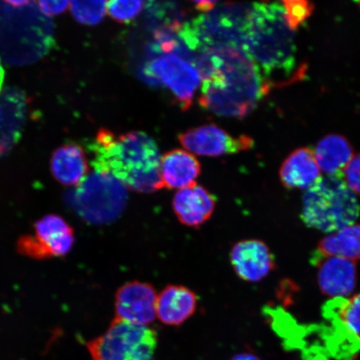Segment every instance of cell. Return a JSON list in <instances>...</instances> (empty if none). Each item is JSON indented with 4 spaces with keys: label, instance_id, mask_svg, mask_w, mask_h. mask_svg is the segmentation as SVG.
Masks as SVG:
<instances>
[{
    "label": "cell",
    "instance_id": "cell-8",
    "mask_svg": "<svg viewBox=\"0 0 360 360\" xmlns=\"http://www.w3.org/2000/svg\"><path fill=\"white\" fill-rule=\"evenodd\" d=\"M147 70L148 75L160 79L172 91L184 110L191 106L201 82L199 71L192 62L174 53H165L152 60Z\"/></svg>",
    "mask_w": 360,
    "mask_h": 360
},
{
    "label": "cell",
    "instance_id": "cell-30",
    "mask_svg": "<svg viewBox=\"0 0 360 360\" xmlns=\"http://www.w3.org/2000/svg\"><path fill=\"white\" fill-rule=\"evenodd\" d=\"M356 4H358V6H359V8H360V1L356 2Z\"/></svg>",
    "mask_w": 360,
    "mask_h": 360
},
{
    "label": "cell",
    "instance_id": "cell-23",
    "mask_svg": "<svg viewBox=\"0 0 360 360\" xmlns=\"http://www.w3.org/2000/svg\"><path fill=\"white\" fill-rule=\"evenodd\" d=\"M285 8V17L292 30H296L299 27L309 19L314 11V4L308 1H283Z\"/></svg>",
    "mask_w": 360,
    "mask_h": 360
},
{
    "label": "cell",
    "instance_id": "cell-24",
    "mask_svg": "<svg viewBox=\"0 0 360 360\" xmlns=\"http://www.w3.org/2000/svg\"><path fill=\"white\" fill-rule=\"evenodd\" d=\"M143 6L142 1H110L107 3V11L115 20L128 22L139 15Z\"/></svg>",
    "mask_w": 360,
    "mask_h": 360
},
{
    "label": "cell",
    "instance_id": "cell-27",
    "mask_svg": "<svg viewBox=\"0 0 360 360\" xmlns=\"http://www.w3.org/2000/svg\"><path fill=\"white\" fill-rule=\"evenodd\" d=\"M195 8L198 11H200L202 13H207L210 11H212L213 8L216 6V4L217 2H213V1H200V2H195Z\"/></svg>",
    "mask_w": 360,
    "mask_h": 360
},
{
    "label": "cell",
    "instance_id": "cell-19",
    "mask_svg": "<svg viewBox=\"0 0 360 360\" xmlns=\"http://www.w3.org/2000/svg\"><path fill=\"white\" fill-rule=\"evenodd\" d=\"M319 169L328 175H340L354 157L352 146L339 134H328L317 143L314 151Z\"/></svg>",
    "mask_w": 360,
    "mask_h": 360
},
{
    "label": "cell",
    "instance_id": "cell-2",
    "mask_svg": "<svg viewBox=\"0 0 360 360\" xmlns=\"http://www.w3.org/2000/svg\"><path fill=\"white\" fill-rule=\"evenodd\" d=\"M96 172L111 175L130 190L152 193L160 190L159 148L146 133L117 135L101 129L90 145Z\"/></svg>",
    "mask_w": 360,
    "mask_h": 360
},
{
    "label": "cell",
    "instance_id": "cell-4",
    "mask_svg": "<svg viewBox=\"0 0 360 360\" xmlns=\"http://www.w3.org/2000/svg\"><path fill=\"white\" fill-rule=\"evenodd\" d=\"M253 4L224 3L180 25L178 36L197 53L222 49L244 51Z\"/></svg>",
    "mask_w": 360,
    "mask_h": 360
},
{
    "label": "cell",
    "instance_id": "cell-11",
    "mask_svg": "<svg viewBox=\"0 0 360 360\" xmlns=\"http://www.w3.org/2000/svg\"><path fill=\"white\" fill-rule=\"evenodd\" d=\"M231 261L237 276L247 282L262 281L276 268L272 252L259 240L236 243L231 252Z\"/></svg>",
    "mask_w": 360,
    "mask_h": 360
},
{
    "label": "cell",
    "instance_id": "cell-9",
    "mask_svg": "<svg viewBox=\"0 0 360 360\" xmlns=\"http://www.w3.org/2000/svg\"><path fill=\"white\" fill-rule=\"evenodd\" d=\"M179 141L195 154L212 157L237 154L254 146V139L247 135L233 137L214 124L188 129L179 134Z\"/></svg>",
    "mask_w": 360,
    "mask_h": 360
},
{
    "label": "cell",
    "instance_id": "cell-5",
    "mask_svg": "<svg viewBox=\"0 0 360 360\" xmlns=\"http://www.w3.org/2000/svg\"><path fill=\"white\" fill-rule=\"evenodd\" d=\"M359 214L356 195L340 175L319 178L303 195L300 218L317 231L336 232L354 224Z\"/></svg>",
    "mask_w": 360,
    "mask_h": 360
},
{
    "label": "cell",
    "instance_id": "cell-13",
    "mask_svg": "<svg viewBox=\"0 0 360 360\" xmlns=\"http://www.w3.org/2000/svg\"><path fill=\"white\" fill-rule=\"evenodd\" d=\"M215 199L202 186L193 184L175 193L173 209L179 221L190 227L205 223L214 213Z\"/></svg>",
    "mask_w": 360,
    "mask_h": 360
},
{
    "label": "cell",
    "instance_id": "cell-28",
    "mask_svg": "<svg viewBox=\"0 0 360 360\" xmlns=\"http://www.w3.org/2000/svg\"><path fill=\"white\" fill-rule=\"evenodd\" d=\"M231 360H262L257 355L251 353H241L235 355Z\"/></svg>",
    "mask_w": 360,
    "mask_h": 360
},
{
    "label": "cell",
    "instance_id": "cell-3",
    "mask_svg": "<svg viewBox=\"0 0 360 360\" xmlns=\"http://www.w3.org/2000/svg\"><path fill=\"white\" fill-rule=\"evenodd\" d=\"M244 51L267 82L274 75L289 77L296 66L295 31L282 2L253 4Z\"/></svg>",
    "mask_w": 360,
    "mask_h": 360
},
{
    "label": "cell",
    "instance_id": "cell-6",
    "mask_svg": "<svg viewBox=\"0 0 360 360\" xmlns=\"http://www.w3.org/2000/svg\"><path fill=\"white\" fill-rule=\"evenodd\" d=\"M156 345L155 330L115 318L87 347L94 360H151Z\"/></svg>",
    "mask_w": 360,
    "mask_h": 360
},
{
    "label": "cell",
    "instance_id": "cell-14",
    "mask_svg": "<svg viewBox=\"0 0 360 360\" xmlns=\"http://www.w3.org/2000/svg\"><path fill=\"white\" fill-rule=\"evenodd\" d=\"M33 236L41 248L45 259L66 255L75 243L73 229L57 214H48L38 220L34 224Z\"/></svg>",
    "mask_w": 360,
    "mask_h": 360
},
{
    "label": "cell",
    "instance_id": "cell-26",
    "mask_svg": "<svg viewBox=\"0 0 360 360\" xmlns=\"http://www.w3.org/2000/svg\"><path fill=\"white\" fill-rule=\"evenodd\" d=\"M40 11L45 15L53 16L60 15L69 8L70 2L68 1H39L38 2Z\"/></svg>",
    "mask_w": 360,
    "mask_h": 360
},
{
    "label": "cell",
    "instance_id": "cell-20",
    "mask_svg": "<svg viewBox=\"0 0 360 360\" xmlns=\"http://www.w3.org/2000/svg\"><path fill=\"white\" fill-rule=\"evenodd\" d=\"M338 257L350 261L360 259V224H354L323 237L319 242L314 261Z\"/></svg>",
    "mask_w": 360,
    "mask_h": 360
},
{
    "label": "cell",
    "instance_id": "cell-29",
    "mask_svg": "<svg viewBox=\"0 0 360 360\" xmlns=\"http://www.w3.org/2000/svg\"><path fill=\"white\" fill-rule=\"evenodd\" d=\"M4 68L1 65V62H0V90H1L2 85L4 83Z\"/></svg>",
    "mask_w": 360,
    "mask_h": 360
},
{
    "label": "cell",
    "instance_id": "cell-17",
    "mask_svg": "<svg viewBox=\"0 0 360 360\" xmlns=\"http://www.w3.org/2000/svg\"><path fill=\"white\" fill-rule=\"evenodd\" d=\"M195 292L179 285L166 287L157 297L156 317L168 326H179L195 312Z\"/></svg>",
    "mask_w": 360,
    "mask_h": 360
},
{
    "label": "cell",
    "instance_id": "cell-15",
    "mask_svg": "<svg viewBox=\"0 0 360 360\" xmlns=\"http://www.w3.org/2000/svg\"><path fill=\"white\" fill-rule=\"evenodd\" d=\"M200 172V162L187 151L174 150L161 158L160 174L163 188L179 191L191 186Z\"/></svg>",
    "mask_w": 360,
    "mask_h": 360
},
{
    "label": "cell",
    "instance_id": "cell-18",
    "mask_svg": "<svg viewBox=\"0 0 360 360\" xmlns=\"http://www.w3.org/2000/svg\"><path fill=\"white\" fill-rule=\"evenodd\" d=\"M51 168L53 177L65 186H78L89 171L84 151L75 143L57 148L52 156Z\"/></svg>",
    "mask_w": 360,
    "mask_h": 360
},
{
    "label": "cell",
    "instance_id": "cell-10",
    "mask_svg": "<svg viewBox=\"0 0 360 360\" xmlns=\"http://www.w3.org/2000/svg\"><path fill=\"white\" fill-rule=\"evenodd\" d=\"M157 297L154 288L148 283H126L115 296V318L134 325H150L156 318Z\"/></svg>",
    "mask_w": 360,
    "mask_h": 360
},
{
    "label": "cell",
    "instance_id": "cell-25",
    "mask_svg": "<svg viewBox=\"0 0 360 360\" xmlns=\"http://www.w3.org/2000/svg\"><path fill=\"white\" fill-rule=\"evenodd\" d=\"M342 177L350 190L360 195V154L354 155L342 173Z\"/></svg>",
    "mask_w": 360,
    "mask_h": 360
},
{
    "label": "cell",
    "instance_id": "cell-21",
    "mask_svg": "<svg viewBox=\"0 0 360 360\" xmlns=\"http://www.w3.org/2000/svg\"><path fill=\"white\" fill-rule=\"evenodd\" d=\"M326 314L331 321H339L351 334L360 336V294L349 300L335 299Z\"/></svg>",
    "mask_w": 360,
    "mask_h": 360
},
{
    "label": "cell",
    "instance_id": "cell-22",
    "mask_svg": "<svg viewBox=\"0 0 360 360\" xmlns=\"http://www.w3.org/2000/svg\"><path fill=\"white\" fill-rule=\"evenodd\" d=\"M72 15L75 19L85 25H96L105 17L107 12V2L102 1H72L70 2Z\"/></svg>",
    "mask_w": 360,
    "mask_h": 360
},
{
    "label": "cell",
    "instance_id": "cell-1",
    "mask_svg": "<svg viewBox=\"0 0 360 360\" xmlns=\"http://www.w3.org/2000/svg\"><path fill=\"white\" fill-rule=\"evenodd\" d=\"M193 62L204 79L200 103L215 115L245 118L270 88L258 67L242 49L201 52Z\"/></svg>",
    "mask_w": 360,
    "mask_h": 360
},
{
    "label": "cell",
    "instance_id": "cell-7",
    "mask_svg": "<svg viewBox=\"0 0 360 360\" xmlns=\"http://www.w3.org/2000/svg\"><path fill=\"white\" fill-rule=\"evenodd\" d=\"M126 187L110 174L96 172L81 182L75 193L79 214L92 222L114 219L126 201Z\"/></svg>",
    "mask_w": 360,
    "mask_h": 360
},
{
    "label": "cell",
    "instance_id": "cell-12",
    "mask_svg": "<svg viewBox=\"0 0 360 360\" xmlns=\"http://www.w3.org/2000/svg\"><path fill=\"white\" fill-rule=\"evenodd\" d=\"M318 265V283L323 295L333 298H345L356 286V265L348 259L328 257L314 262Z\"/></svg>",
    "mask_w": 360,
    "mask_h": 360
},
{
    "label": "cell",
    "instance_id": "cell-16",
    "mask_svg": "<svg viewBox=\"0 0 360 360\" xmlns=\"http://www.w3.org/2000/svg\"><path fill=\"white\" fill-rule=\"evenodd\" d=\"M281 181L288 190H308L321 178L314 151L298 148L283 162L280 171Z\"/></svg>",
    "mask_w": 360,
    "mask_h": 360
}]
</instances>
